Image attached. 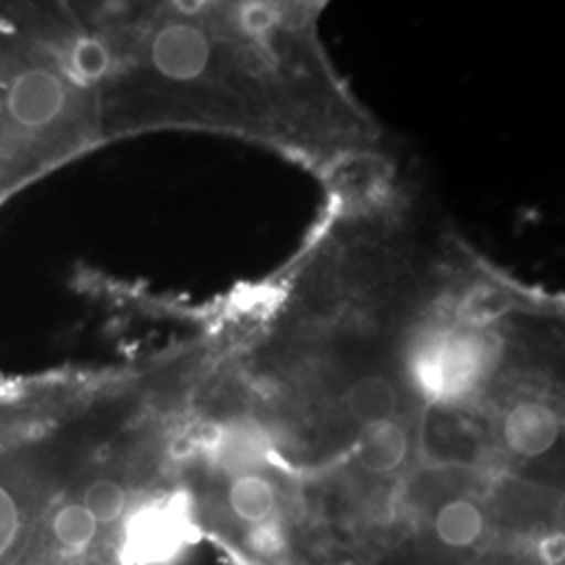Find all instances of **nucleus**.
Returning <instances> with one entry per match:
<instances>
[{"label": "nucleus", "instance_id": "nucleus-1", "mask_svg": "<svg viewBox=\"0 0 565 565\" xmlns=\"http://www.w3.org/2000/svg\"><path fill=\"white\" fill-rule=\"evenodd\" d=\"M4 25V23H2ZM0 25V202L67 149V121L74 111L76 81L70 60L55 46L21 36V25ZM84 82V81H82Z\"/></svg>", "mask_w": 565, "mask_h": 565}, {"label": "nucleus", "instance_id": "nucleus-2", "mask_svg": "<svg viewBox=\"0 0 565 565\" xmlns=\"http://www.w3.org/2000/svg\"><path fill=\"white\" fill-rule=\"evenodd\" d=\"M497 343L473 329L438 333L422 345L415 359V377L427 396L455 401L490 371Z\"/></svg>", "mask_w": 565, "mask_h": 565}, {"label": "nucleus", "instance_id": "nucleus-3", "mask_svg": "<svg viewBox=\"0 0 565 565\" xmlns=\"http://www.w3.org/2000/svg\"><path fill=\"white\" fill-rule=\"evenodd\" d=\"M210 41L191 23H168L151 42V63L163 78L189 82L200 78L210 63Z\"/></svg>", "mask_w": 565, "mask_h": 565}, {"label": "nucleus", "instance_id": "nucleus-4", "mask_svg": "<svg viewBox=\"0 0 565 565\" xmlns=\"http://www.w3.org/2000/svg\"><path fill=\"white\" fill-rule=\"evenodd\" d=\"M189 539V522L174 507H156L139 513L128 532V553L139 564L166 562Z\"/></svg>", "mask_w": 565, "mask_h": 565}, {"label": "nucleus", "instance_id": "nucleus-5", "mask_svg": "<svg viewBox=\"0 0 565 565\" xmlns=\"http://www.w3.org/2000/svg\"><path fill=\"white\" fill-rule=\"evenodd\" d=\"M562 431L557 413L543 403L513 406L503 424V438L511 452L534 459L548 452Z\"/></svg>", "mask_w": 565, "mask_h": 565}, {"label": "nucleus", "instance_id": "nucleus-6", "mask_svg": "<svg viewBox=\"0 0 565 565\" xmlns=\"http://www.w3.org/2000/svg\"><path fill=\"white\" fill-rule=\"evenodd\" d=\"M408 452V436L401 424L384 422V424L364 427L359 440L356 459L359 465L371 473H390L403 465Z\"/></svg>", "mask_w": 565, "mask_h": 565}, {"label": "nucleus", "instance_id": "nucleus-7", "mask_svg": "<svg viewBox=\"0 0 565 565\" xmlns=\"http://www.w3.org/2000/svg\"><path fill=\"white\" fill-rule=\"evenodd\" d=\"M345 406L354 422L369 425L392 422L398 408V392L384 377L371 375L350 387L345 396Z\"/></svg>", "mask_w": 565, "mask_h": 565}, {"label": "nucleus", "instance_id": "nucleus-8", "mask_svg": "<svg viewBox=\"0 0 565 565\" xmlns=\"http://www.w3.org/2000/svg\"><path fill=\"white\" fill-rule=\"evenodd\" d=\"M228 503L239 520L260 525L273 515L277 505V492L268 480L256 473H245L231 486Z\"/></svg>", "mask_w": 565, "mask_h": 565}, {"label": "nucleus", "instance_id": "nucleus-9", "mask_svg": "<svg viewBox=\"0 0 565 565\" xmlns=\"http://www.w3.org/2000/svg\"><path fill=\"white\" fill-rule=\"evenodd\" d=\"M436 534L448 546L473 545L484 532V515L471 501H450L436 515Z\"/></svg>", "mask_w": 565, "mask_h": 565}, {"label": "nucleus", "instance_id": "nucleus-10", "mask_svg": "<svg viewBox=\"0 0 565 565\" xmlns=\"http://www.w3.org/2000/svg\"><path fill=\"white\" fill-rule=\"evenodd\" d=\"M99 524L82 503H72L57 511L53 518V536L70 551H81L97 539Z\"/></svg>", "mask_w": 565, "mask_h": 565}, {"label": "nucleus", "instance_id": "nucleus-11", "mask_svg": "<svg viewBox=\"0 0 565 565\" xmlns=\"http://www.w3.org/2000/svg\"><path fill=\"white\" fill-rule=\"evenodd\" d=\"M82 505L88 509L97 524H114L126 511L128 494L124 486L114 480H97L86 488Z\"/></svg>", "mask_w": 565, "mask_h": 565}, {"label": "nucleus", "instance_id": "nucleus-12", "mask_svg": "<svg viewBox=\"0 0 565 565\" xmlns=\"http://www.w3.org/2000/svg\"><path fill=\"white\" fill-rule=\"evenodd\" d=\"M264 440L256 427H235L221 438V457L233 469H249L260 463Z\"/></svg>", "mask_w": 565, "mask_h": 565}, {"label": "nucleus", "instance_id": "nucleus-13", "mask_svg": "<svg viewBox=\"0 0 565 565\" xmlns=\"http://www.w3.org/2000/svg\"><path fill=\"white\" fill-rule=\"evenodd\" d=\"M21 530L20 507L11 492L0 486V559L15 546Z\"/></svg>", "mask_w": 565, "mask_h": 565}, {"label": "nucleus", "instance_id": "nucleus-14", "mask_svg": "<svg viewBox=\"0 0 565 565\" xmlns=\"http://www.w3.org/2000/svg\"><path fill=\"white\" fill-rule=\"evenodd\" d=\"M277 21V13L266 4H245L242 11V28L245 32L260 36L266 34Z\"/></svg>", "mask_w": 565, "mask_h": 565}, {"label": "nucleus", "instance_id": "nucleus-15", "mask_svg": "<svg viewBox=\"0 0 565 565\" xmlns=\"http://www.w3.org/2000/svg\"><path fill=\"white\" fill-rule=\"evenodd\" d=\"M281 546L279 543V532L277 527L260 524L254 532V548L264 551V553H275Z\"/></svg>", "mask_w": 565, "mask_h": 565}]
</instances>
